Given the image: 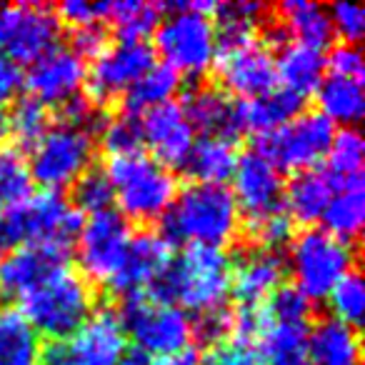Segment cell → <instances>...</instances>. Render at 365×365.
Masks as SVG:
<instances>
[{"label":"cell","mask_w":365,"mask_h":365,"mask_svg":"<svg viewBox=\"0 0 365 365\" xmlns=\"http://www.w3.org/2000/svg\"><path fill=\"white\" fill-rule=\"evenodd\" d=\"M240 230V210L233 190L225 185L190 182L175 195L160 218V238L168 245H208L220 248Z\"/></svg>","instance_id":"obj_1"},{"label":"cell","mask_w":365,"mask_h":365,"mask_svg":"<svg viewBox=\"0 0 365 365\" xmlns=\"http://www.w3.org/2000/svg\"><path fill=\"white\" fill-rule=\"evenodd\" d=\"M230 258L220 248L188 245L150 285V298L160 303H180L185 310L203 315L225 308L230 293Z\"/></svg>","instance_id":"obj_2"},{"label":"cell","mask_w":365,"mask_h":365,"mask_svg":"<svg viewBox=\"0 0 365 365\" xmlns=\"http://www.w3.org/2000/svg\"><path fill=\"white\" fill-rule=\"evenodd\" d=\"M21 315L36 328L38 335H46L53 343L76 335L93 315V290L86 278L61 268L48 275L41 285L21 295Z\"/></svg>","instance_id":"obj_3"},{"label":"cell","mask_w":365,"mask_h":365,"mask_svg":"<svg viewBox=\"0 0 365 365\" xmlns=\"http://www.w3.org/2000/svg\"><path fill=\"white\" fill-rule=\"evenodd\" d=\"M103 173L110 180L113 195L125 220H135V223L160 220L178 195L175 175L145 153L108 158Z\"/></svg>","instance_id":"obj_4"},{"label":"cell","mask_w":365,"mask_h":365,"mask_svg":"<svg viewBox=\"0 0 365 365\" xmlns=\"http://www.w3.org/2000/svg\"><path fill=\"white\" fill-rule=\"evenodd\" d=\"M168 13L155 31V51L163 66L185 76H200L215 63L218 41L210 11L213 3H170L160 6Z\"/></svg>","instance_id":"obj_5"},{"label":"cell","mask_w":365,"mask_h":365,"mask_svg":"<svg viewBox=\"0 0 365 365\" xmlns=\"http://www.w3.org/2000/svg\"><path fill=\"white\" fill-rule=\"evenodd\" d=\"M83 215L58 193L28 195L21 203L11 205L0 220V235L13 245H66L81 233Z\"/></svg>","instance_id":"obj_6"},{"label":"cell","mask_w":365,"mask_h":365,"mask_svg":"<svg viewBox=\"0 0 365 365\" xmlns=\"http://www.w3.org/2000/svg\"><path fill=\"white\" fill-rule=\"evenodd\" d=\"M290 273L295 288L310 300L318 303L330 295L343 275L355 270L353 245L333 238L325 230H303L290 245Z\"/></svg>","instance_id":"obj_7"},{"label":"cell","mask_w":365,"mask_h":365,"mask_svg":"<svg viewBox=\"0 0 365 365\" xmlns=\"http://www.w3.org/2000/svg\"><path fill=\"white\" fill-rule=\"evenodd\" d=\"M96 140L88 130L56 123L46 130V135L31 148L28 170L46 190L58 193L71 188L91 170Z\"/></svg>","instance_id":"obj_8"},{"label":"cell","mask_w":365,"mask_h":365,"mask_svg":"<svg viewBox=\"0 0 365 365\" xmlns=\"http://www.w3.org/2000/svg\"><path fill=\"white\" fill-rule=\"evenodd\" d=\"M120 323L138 348L148 355H173L188 348L193 338V320L178 305L153 300L150 295H135L123 305Z\"/></svg>","instance_id":"obj_9"},{"label":"cell","mask_w":365,"mask_h":365,"mask_svg":"<svg viewBox=\"0 0 365 365\" xmlns=\"http://www.w3.org/2000/svg\"><path fill=\"white\" fill-rule=\"evenodd\" d=\"M333 135V123L328 118H323L320 113H300L283 128L260 138L255 150L278 173H303L328 155Z\"/></svg>","instance_id":"obj_10"},{"label":"cell","mask_w":365,"mask_h":365,"mask_svg":"<svg viewBox=\"0 0 365 365\" xmlns=\"http://www.w3.org/2000/svg\"><path fill=\"white\" fill-rule=\"evenodd\" d=\"M61 41V21L46 6L11 3L0 6V58L11 63H36Z\"/></svg>","instance_id":"obj_11"},{"label":"cell","mask_w":365,"mask_h":365,"mask_svg":"<svg viewBox=\"0 0 365 365\" xmlns=\"http://www.w3.org/2000/svg\"><path fill=\"white\" fill-rule=\"evenodd\" d=\"M155 66V51L145 41H118L93 61L88 71V101L96 108L115 101Z\"/></svg>","instance_id":"obj_12"},{"label":"cell","mask_w":365,"mask_h":365,"mask_svg":"<svg viewBox=\"0 0 365 365\" xmlns=\"http://www.w3.org/2000/svg\"><path fill=\"white\" fill-rule=\"evenodd\" d=\"M78 240V260L83 273L96 283H108L120 268L123 258L130 245V225L118 210H103V213L88 215L81 228Z\"/></svg>","instance_id":"obj_13"},{"label":"cell","mask_w":365,"mask_h":365,"mask_svg":"<svg viewBox=\"0 0 365 365\" xmlns=\"http://www.w3.org/2000/svg\"><path fill=\"white\" fill-rule=\"evenodd\" d=\"M233 182H235L233 198L238 203V210L248 220V225L260 223V220L285 210L283 178H280V173L258 150L238 155Z\"/></svg>","instance_id":"obj_14"},{"label":"cell","mask_w":365,"mask_h":365,"mask_svg":"<svg viewBox=\"0 0 365 365\" xmlns=\"http://www.w3.org/2000/svg\"><path fill=\"white\" fill-rule=\"evenodd\" d=\"M88 68L86 61L73 48H53L36 63H31V71L23 78L33 101L41 106L61 108L71 98L81 96V88L86 86Z\"/></svg>","instance_id":"obj_15"},{"label":"cell","mask_w":365,"mask_h":365,"mask_svg":"<svg viewBox=\"0 0 365 365\" xmlns=\"http://www.w3.org/2000/svg\"><path fill=\"white\" fill-rule=\"evenodd\" d=\"M215 66H218V78L230 93L245 98H260L265 93L275 91V61L270 51L258 41H248L243 46L225 48L215 53Z\"/></svg>","instance_id":"obj_16"},{"label":"cell","mask_w":365,"mask_h":365,"mask_svg":"<svg viewBox=\"0 0 365 365\" xmlns=\"http://www.w3.org/2000/svg\"><path fill=\"white\" fill-rule=\"evenodd\" d=\"M140 140L163 168H180L193 148V125L178 103H163L138 115Z\"/></svg>","instance_id":"obj_17"},{"label":"cell","mask_w":365,"mask_h":365,"mask_svg":"<svg viewBox=\"0 0 365 365\" xmlns=\"http://www.w3.org/2000/svg\"><path fill=\"white\" fill-rule=\"evenodd\" d=\"M168 263H170V245L155 233H140L130 240L120 268L108 280V285L123 300L145 295V290L155 283Z\"/></svg>","instance_id":"obj_18"},{"label":"cell","mask_w":365,"mask_h":365,"mask_svg":"<svg viewBox=\"0 0 365 365\" xmlns=\"http://www.w3.org/2000/svg\"><path fill=\"white\" fill-rule=\"evenodd\" d=\"M125 338L120 315L110 308H101L73 335L68 350L76 365H120L128 350Z\"/></svg>","instance_id":"obj_19"},{"label":"cell","mask_w":365,"mask_h":365,"mask_svg":"<svg viewBox=\"0 0 365 365\" xmlns=\"http://www.w3.org/2000/svg\"><path fill=\"white\" fill-rule=\"evenodd\" d=\"M71 248L66 245H26L18 248L0 268V290L11 298H21L41 285L56 270L68 268Z\"/></svg>","instance_id":"obj_20"},{"label":"cell","mask_w":365,"mask_h":365,"mask_svg":"<svg viewBox=\"0 0 365 365\" xmlns=\"http://www.w3.org/2000/svg\"><path fill=\"white\" fill-rule=\"evenodd\" d=\"M285 278V260L278 250L253 248L230 270V288L240 305H263Z\"/></svg>","instance_id":"obj_21"},{"label":"cell","mask_w":365,"mask_h":365,"mask_svg":"<svg viewBox=\"0 0 365 365\" xmlns=\"http://www.w3.org/2000/svg\"><path fill=\"white\" fill-rule=\"evenodd\" d=\"M182 113L203 135H238V101H230L220 88L195 86L182 96Z\"/></svg>","instance_id":"obj_22"},{"label":"cell","mask_w":365,"mask_h":365,"mask_svg":"<svg viewBox=\"0 0 365 365\" xmlns=\"http://www.w3.org/2000/svg\"><path fill=\"white\" fill-rule=\"evenodd\" d=\"M238 165L235 140L223 135H203L193 140L188 158L182 160V173L200 185H225Z\"/></svg>","instance_id":"obj_23"},{"label":"cell","mask_w":365,"mask_h":365,"mask_svg":"<svg viewBox=\"0 0 365 365\" xmlns=\"http://www.w3.org/2000/svg\"><path fill=\"white\" fill-rule=\"evenodd\" d=\"M303 106V98L293 96L285 88H275L250 101H238V133H255L263 138L298 118Z\"/></svg>","instance_id":"obj_24"},{"label":"cell","mask_w":365,"mask_h":365,"mask_svg":"<svg viewBox=\"0 0 365 365\" xmlns=\"http://www.w3.org/2000/svg\"><path fill=\"white\" fill-rule=\"evenodd\" d=\"M335 193V182L328 170H303L295 173V178L285 188V213L293 223H318L328 208L330 198Z\"/></svg>","instance_id":"obj_25"},{"label":"cell","mask_w":365,"mask_h":365,"mask_svg":"<svg viewBox=\"0 0 365 365\" xmlns=\"http://www.w3.org/2000/svg\"><path fill=\"white\" fill-rule=\"evenodd\" d=\"M310 365H360V335L353 325L325 318L305 340Z\"/></svg>","instance_id":"obj_26"},{"label":"cell","mask_w":365,"mask_h":365,"mask_svg":"<svg viewBox=\"0 0 365 365\" xmlns=\"http://www.w3.org/2000/svg\"><path fill=\"white\" fill-rule=\"evenodd\" d=\"M325 73V56L323 51L300 43H285L280 46V56L275 61V76L283 83L285 91L298 98H308L318 91Z\"/></svg>","instance_id":"obj_27"},{"label":"cell","mask_w":365,"mask_h":365,"mask_svg":"<svg viewBox=\"0 0 365 365\" xmlns=\"http://www.w3.org/2000/svg\"><path fill=\"white\" fill-rule=\"evenodd\" d=\"M320 220L325 223V233L343 240V243L353 245L360 238L365 220L363 175L350 178L345 182H335V193Z\"/></svg>","instance_id":"obj_28"},{"label":"cell","mask_w":365,"mask_h":365,"mask_svg":"<svg viewBox=\"0 0 365 365\" xmlns=\"http://www.w3.org/2000/svg\"><path fill=\"white\" fill-rule=\"evenodd\" d=\"M280 28H283L285 36H293L295 43L300 46H310L323 51L325 46H330L333 41V28H330L328 11L318 3H310V0H288V3H280L275 8Z\"/></svg>","instance_id":"obj_29"},{"label":"cell","mask_w":365,"mask_h":365,"mask_svg":"<svg viewBox=\"0 0 365 365\" xmlns=\"http://www.w3.org/2000/svg\"><path fill=\"white\" fill-rule=\"evenodd\" d=\"M315 93H318L320 115L328 118L330 123H340L343 128H353L355 123H360L365 113L363 81L328 76L320 81Z\"/></svg>","instance_id":"obj_30"},{"label":"cell","mask_w":365,"mask_h":365,"mask_svg":"<svg viewBox=\"0 0 365 365\" xmlns=\"http://www.w3.org/2000/svg\"><path fill=\"white\" fill-rule=\"evenodd\" d=\"M43 350L41 335L18 310L0 313V365H41Z\"/></svg>","instance_id":"obj_31"},{"label":"cell","mask_w":365,"mask_h":365,"mask_svg":"<svg viewBox=\"0 0 365 365\" xmlns=\"http://www.w3.org/2000/svg\"><path fill=\"white\" fill-rule=\"evenodd\" d=\"M215 13V41L218 51L225 48L243 46L248 41H255V28L263 21L265 6L263 3H248V0H235V3H220L213 6Z\"/></svg>","instance_id":"obj_32"},{"label":"cell","mask_w":365,"mask_h":365,"mask_svg":"<svg viewBox=\"0 0 365 365\" xmlns=\"http://www.w3.org/2000/svg\"><path fill=\"white\" fill-rule=\"evenodd\" d=\"M180 91V76L168 66H153L143 78H138L125 93H123V113L140 115V113L170 103L173 96Z\"/></svg>","instance_id":"obj_33"},{"label":"cell","mask_w":365,"mask_h":365,"mask_svg":"<svg viewBox=\"0 0 365 365\" xmlns=\"http://www.w3.org/2000/svg\"><path fill=\"white\" fill-rule=\"evenodd\" d=\"M106 21L113 23L120 41H145L155 31L158 21H160V6L135 3V0L108 3Z\"/></svg>","instance_id":"obj_34"},{"label":"cell","mask_w":365,"mask_h":365,"mask_svg":"<svg viewBox=\"0 0 365 365\" xmlns=\"http://www.w3.org/2000/svg\"><path fill=\"white\" fill-rule=\"evenodd\" d=\"M48 128H51V113L31 96L16 101L13 110L8 113V133L21 150H31L46 135Z\"/></svg>","instance_id":"obj_35"},{"label":"cell","mask_w":365,"mask_h":365,"mask_svg":"<svg viewBox=\"0 0 365 365\" xmlns=\"http://www.w3.org/2000/svg\"><path fill=\"white\" fill-rule=\"evenodd\" d=\"M328 175L333 182H345L363 175V138L355 128H343L333 135L328 150Z\"/></svg>","instance_id":"obj_36"},{"label":"cell","mask_w":365,"mask_h":365,"mask_svg":"<svg viewBox=\"0 0 365 365\" xmlns=\"http://www.w3.org/2000/svg\"><path fill=\"white\" fill-rule=\"evenodd\" d=\"M33 178L28 163L13 148L0 150V208H11L31 195Z\"/></svg>","instance_id":"obj_37"},{"label":"cell","mask_w":365,"mask_h":365,"mask_svg":"<svg viewBox=\"0 0 365 365\" xmlns=\"http://www.w3.org/2000/svg\"><path fill=\"white\" fill-rule=\"evenodd\" d=\"M305 340H308V325H285V323H268L260 333L258 345L263 360H280L303 355Z\"/></svg>","instance_id":"obj_38"},{"label":"cell","mask_w":365,"mask_h":365,"mask_svg":"<svg viewBox=\"0 0 365 365\" xmlns=\"http://www.w3.org/2000/svg\"><path fill=\"white\" fill-rule=\"evenodd\" d=\"M330 310H333V318L340 320L345 325H358L363 320V310H365V285H363V275L358 270H350L348 275L335 283V288L328 295Z\"/></svg>","instance_id":"obj_39"},{"label":"cell","mask_w":365,"mask_h":365,"mask_svg":"<svg viewBox=\"0 0 365 365\" xmlns=\"http://www.w3.org/2000/svg\"><path fill=\"white\" fill-rule=\"evenodd\" d=\"M73 208L78 213H88V215H96L103 213V210H110L113 208V185L108 180V175L103 170H88L81 180L73 185Z\"/></svg>","instance_id":"obj_40"},{"label":"cell","mask_w":365,"mask_h":365,"mask_svg":"<svg viewBox=\"0 0 365 365\" xmlns=\"http://www.w3.org/2000/svg\"><path fill=\"white\" fill-rule=\"evenodd\" d=\"M263 308H265L268 323L308 325V320H310V300L305 298L295 285H280V288L265 300Z\"/></svg>","instance_id":"obj_41"},{"label":"cell","mask_w":365,"mask_h":365,"mask_svg":"<svg viewBox=\"0 0 365 365\" xmlns=\"http://www.w3.org/2000/svg\"><path fill=\"white\" fill-rule=\"evenodd\" d=\"M103 148L108 150V158L113 155H130V153H140V125H138V115H123L106 120L101 128Z\"/></svg>","instance_id":"obj_42"},{"label":"cell","mask_w":365,"mask_h":365,"mask_svg":"<svg viewBox=\"0 0 365 365\" xmlns=\"http://www.w3.org/2000/svg\"><path fill=\"white\" fill-rule=\"evenodd\" d=\"M248 235L255 248L278 250L280 245L290 243V238H293V220H290V215L283 210V213L270 215V218L260 220V223L248 225Z\"/></svg>","instance_id":"obj_43"},{"label":"cell","mask_w":365,"mask_h":365,"mask_svg":"<svg viewBox=\"0 0 365 365\" xmlns=\"http://www.w3.org/2000/svg\"><path fill=\"white\" fill-rule=\"evenodd\" d=\"M200 365H265V360L255 345L223 340L218 345H210L208 353L200 358Z\"/></svg>","instance_id":"obj_44"},{"label":"cell","mask_w":365,"mask_h":365,"mask_svg":"<svg viewBox=\"0 0 365 365\" xmlns=\"http://www.w3.org/2000/svg\"><path fill=\"white\" fill-rule=\"evenodd\" d=\"M328 18H330V28H333V36L338 33L345 46H355L365 36L363 8L348 6V3H335V6L328 8Z\"/></svg>","instance_id":"obj_45"},{"label":"cell","mask_w":365,"mask_h":365,"mask_svg":"<svg viewBox=\"0 0 365 365\" xmlns=\"http://www.w3.org/2000/svg\"><path fill=\"white\" fill-rule=\"evenodd\" d=\"M108 16V3H86V0H71L58 6V21L78 28L101 26Z\"/></svg>","instance_id":"obj_46"},{"label":"cell","mask_w":365,"mask_h":365,"mask_svg":"<svg viewBox=\"0 0 365 365\" xmlns=\"http://www.w3.org/2000/svg\"><path fill=\"white\" fill-rule=\"evenodd\" d=\"M325 68L330 71V76L363 81V53L358 51V46L343 43V46L333 48V53L325 58Z\"/></svg>","instance_id":"obj_47"},{"label":"cell","mask_w":365,"mask_h":365,"mask_svg":"<svg viewBox=\"0 0 365 365\" xmlns=\"http://www.w3.org/2000/svg\"><path fill=\"white\" fill-rule=\"evenodd\" d=\"M230 315L225 308L210 310V313L198 315V320L193 323V335L198 340L208 345H218L225 340V335L230 333Z\"/></svg>","instance_id":"obj_48"},{"label":"cell","mask_w":365,"mask_h":365,"mask_svg":"<svg viewBox=\"0 0 365 365\" xmlns=\"http://www.w3.org/2000/svg\"><path fill=\"white\" fill-rule=\"evenodd\" d=\"M106 48H108V36L101 26H88V28L73 31V51H76L83 61H88V58L96 61Z\"/></svg>","instance_id":"obj_49"},{"label":"cell","mask_w":365,"mask_h":365,"mask_svg":"<svg viewBox=\"0 0 365 365\" xmlns=\"http://www.w3.org/2000/svg\"><path fill=\"white\" fill-rule=\"evenodd\" d=\"M23 88V73L16 63L0 58V113L16 101L18 91Z\"/></svg>","instance_id":"obj_50"},{"label":"cell","mask_w":365,"mask_h":365,"mask_svg":"<svg viewBox=\"0 0 365 365\" xmlns=\"http://www.w3.org/2000/svg\"><path fill=\"white\" fill-rule=\"evenodd\" d=\"M148 365H200V355H198V350L185 348V350H180V353L150 358V363Z\"/></svg>","instance_id":"obj_51"},{"label":"cell","mask_w":365,"mask_h":365,"mask_svg":"<svg viewBox=\"0 0 365 365\" xmlns=\"http://www.w3.org/2000/svg\"><path fill=\"white\" fill-rule=\"evenodd\" d=\"M41 365H76L71 358V350H68V343L61 340V343H53L51 348L43 350V363Z\"/></svg>","instance_id":"obj_52"},{"label":"cell","mask_w":365,"mask_h":365,"mask_svg":"<svg viewBox=\"0 0 365 365\" xmlns=\"http://www.w3.org/2000/svg\"><path fill=\"white\" fill-rule=\"evenodd\" d=\"M148 363H150V355L143 353L140 348H128L120 360V365H148Z\"/></svg>","instance_id":"obj_53"},{"label":"cell","mask_w":365,"mask_h":365,"mask_svg":"<svg viewBox=\"0 0 365 365\" xmlns=\"http://www.w3.org/2000/svg\"><path fill=\"white\" fill-rule=\"evenodd\" d=\"M270 365H310L305 355H293V358H280V360H270Z\"/></svg>","instance_id":"obj_54"},{"label":"cell","mask_w":365,"mask_h":365,"mask_svg":"<svg viewBox=\"0 0 365 365\" xmlns=\"http://www.w3.org/2000/svg\"><path fill=\"white\" fill-rule=\"evenodd\" d=\"M3 260H6V240L0 235V268H3Z\"/></svg>","instance_id":"obj_55"}]
</instances>
